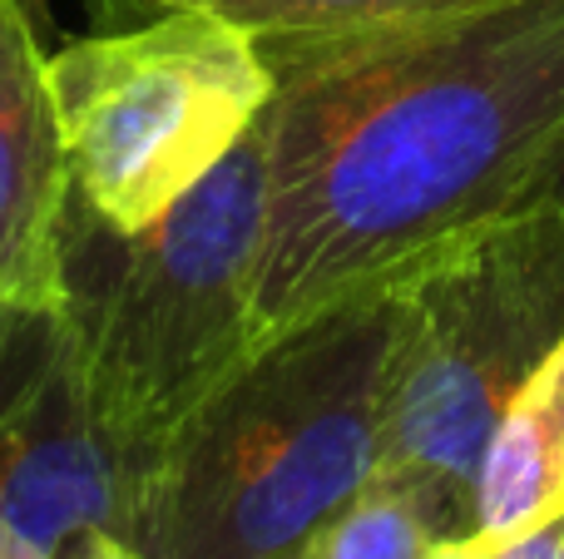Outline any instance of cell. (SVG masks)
Masks as SVG:
<instances>
[{
    "mask_svg": "<svg viewBox=\"0 0 564 559\" xmlns=\"http://www.w3.org/2000/svg\"><path fill=\"white\" fill-rule=\"evenodd\" d=\"M0 559H30L25 550H20V545L15 540H10V535L6 530H0Z\"/></svg>",
    "mask_w": 564,
    "mask_h": 559,
    "instance_id": "15",
    "label": "cell"
},
{
    "mask_svg": "<svg viewBox=\"0 0 564 559\" xmlns=\"http://www.w3.org/2000/svg\"><path fill=\"white\" fill-rule=\"evenodd\" d=\"M401 287L341 297L263 337L169 436L139 559H307L377 481Z\"/></svg>",
    "mask_w": 564,
    "mask_h": 559,
    "instance_id": "2",
    "label": "cell"
},
{
    "mask_svg": "<svg viewBox=\"0 0 564 559\" xmlns=\"http://www.w3.org/2000/svg\"><path fill=\"white\" fill-rule=\"evenodd\" d=\"M99 6L119 10V15H154V10L198 6L243 25L258 40H282V35H341V30L401 25V20L451 15V10L490 6V0H99Z\"/></svg>",
    "mask_w": 564,
    "mask_h": 559,
    "instance_id": "9",
    "label": "cell"
},
{
    "mask_svg": "<svg viewBox=\"0 0 564 559\" xmlns=\"http://www.w3.org/2000/svg\"><path fill=\"white\" fill-rule=\"evenodd\" d=\"M436 545H441L436 530H431L426 515L416 511V501H406L401 491L371 481L367 491L317 535L307 559H431Z\"/></svg>",
    "mask_w": 564,
    "mask_h": 559,
    "instance_id": "10",
    "label": "cell"
},
{
    "mask_svg": "<svg viewBox=\"0 0 564 559\" xmlns=\"http://www.w3.org/2000/svg\"><path fill=\"white\" fill-rule=\"evenodd\" d=\"M431 559H486V545H476V540H446V545H436V550H431Z\"/></svg>",
    "mask_w": 564,
    "mask_h": 559,
    "instance_id": "13",
    "label": "cell"
},
{
    "mask_svg": "<svg viewBox=\"0 0 564 559\" xmlns=\"http://www.w3.org/2000/svg\"><path fill=\"white\" fill-rule=\"evenodd\" d=\"M377 481L436 540H470L476 465L510 396L564 342V204L530 198L401 277Z\"/></svg>",
    "mask_w": 564,
    "mask_h": 559,
    "instance_id": "4",
    "label": "cell"
},
{
    "mask_svg": "<svg viewBox=\"0 0 564 559\" xmlns=\"http://www.w3.org/2000/svg\"><path fill=\"white\" fill-rule=\"evenodd\" d=\"M564 511V342L510 396L476 465L470 540L500 545Z\"/></svg>",
    "mask_w": 564,
    "mask_h": 559,
    "instance_id": "8",
    "label": "cell"
},
{
    "mask_svg": "<svg viewBox=\"0 0 564 559\" xmlns=\"http://www.w3.org/2000/svg\"><path fill=\"white\" fill-rule=\"evenodd\" d=\"M486 559H564V511L500 545H486Z\"/></svg>",
    "mask_w": 564,
    "mask_h": 559,
    "instance_id": "11",
    "label": "cell"
},
{
    "mask_svg": "<svg viewBox=\"0 0 564 559\" xmlns=\"http://www.w3.org/2000/svg\"><path fill=\"white\" fill-rule=\"evenodd\" d=\"M530 198H560V204H564V149L550 158V168L540 174V184L530 188ZM530 198H525V204H530Z\"/></svg>",
    "mask_w": 564,
    "mask_h": 559,
    "instance_id": "12",
    "label": "cell"
},
{
    "mask_svg": "<svg viewBox=\"0 0 564 559\" xmlns=\"http://www.w3.org/2000/svg\"><path fill=\"white\" fill-rule=\"evenodd\" d=\"M50 89L75 198L139 233L258 129L273 65L243 25L174 6L50 55Z\"/></svg>",
    "mask_w": 564,
    "mask_h": 559,
    "instance_id": "5",
    "label": "cell"
},
{
    "mask_svg": "<svg viewBox=\"0 0 564 559\" xmlns=\"http://www.w3.org/2000/svg\"><path fill=\"white\" fill-rule=\"evenodd\" d=\"M69 154L50 59L20 0H0V297L59 303Z\"/></svg>",
    "mask_w": 564,
    "mask_h": 559,
    "instance_id": "7",
    "label": "cell"
},
{
    "mask_svg": "<svg viewBox=\"0 0 564 559\" xmlns=\"http://www.w3.org/2000/svg\"><path fill=\"white\" fill-rule=\"evenodd\" d=\"M75 559H139V555L124 550V545H109V540H105V545H89V550L75 555Z\"/></svg>",
    "mask_w": 564,
    "mask_h": 559,
    "instance_id": "14",
    "label": "cell"
},
{
    "mask_svg": "<svg viewBox=\"0 0 564 559\" xmlns=\"http://www.w3.org/2000/svg\"><path fill=\"white\" fill-rule=\"evenodd\" d=\"M149 465L95 402L65 303L0 297V530L30 559L134 545Z\"/></svg>",
    "mask_w": 564,
    "mask_h": 559,
    "instance_id": "6",
    "label": "cell"
},
{
    "mask_svg": "<svg viewBox=\"0 0 564 559\" xmlns=\"http://www.w3.org/2000/svg\"><path fill=\"white\" fill-rule=\"evenodd\" d=\"M268 154L258 129L139 233L69 198L59 303L79 322L95 402L129 456L154 471L169 436L258 347Z\"/></svg>",
    "mask_w": 564,
    "mask_h": 559,
    "instance_id": "3",
    "label": "cell"
},
{
    "mask_svg": "<svg viewBox=\"0 0 564 559\" xmlns=\"http://www.w3.org/2000/svg\"><path fill=\"white\" fill-rule=\"evenodd\" d=\"M258 342L525 204L564 149V0L263 40Z\"/></svg>",
    "mask_w": 564,
    "mask_h": 559,
    "instance_id": "1",
    "label": "cell"
}]
</instances>
